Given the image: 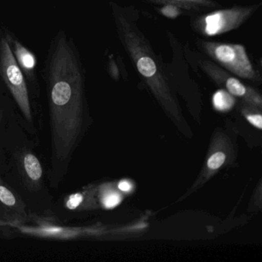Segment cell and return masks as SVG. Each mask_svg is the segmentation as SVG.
Here are the masks:
<instances>
[{
  "label": "cell",
  "mask_w": 262,
  "mask_h": 262,
  "mask_svg": "<svg viewBox=\"0 0 262 262\" xmlns=\"http://www.w3.org/2000/svg\"><path fill=\"white\" fill-rule=\"evenodd\" d=\"M51 182L63 179L80 136L82 122V75L80 66L67 41L57 42L49 77Z\"/></svg>",
  "instance_id": "cell-1"
},
{
  "label": "cell",
  "mask_w": 262,
  "mask_h": 262,
  "mask_svg": "<svg viewBox=\"0 0 262 262\" xmlns=\"http://www.w3.org/2000/svg\"><path fill=\"white\" fill-rule=\"evenodd\" d=\"M0 73L27 122L33 121L27 82L8 39L0 42Z\"/></svg>",
  "instance_id": "cell-2"
},
{
  "label": "cell",
  "mask_w": 262,
  "mask_h": 262,
  "mask_svg": "<svg viewBox=\"0 0 262 262\" xmlns=\"http://www.w3.org/2000/svg\"><path fill=\"white\" fill-rule=\"evenodd\" d=\"M259 7L260 4L216 10L194 19L193 27L203 36H219L240 27L257 11Z\"/></svg>",
  "instance_id": "cell-3"
},
{
  "label": "cell",
  "mask_w": 262,
  "mask_h": 262,
  "mask_svg": "<svg viewBox=\"0 0 262 262\" xmlns=\"http://www.w3.org/2000/svg\"><path fill=\"white\" fill-rule=\"evenodd\" d=\"M202 47L213 60L235 76L245 79H254L257 77V73L243 46L202 42Z\"/></svg>",
  "instance_id": "cell-4"
},
{
  "label": "cell",
  "mask_w": 262,
  "mask_h": 262,
  "mask_svg": "<svg viewBox=\"0 0 262 262\" xmlns=\"http://www.w3.org/2000/svg\"><path fill=\"white\" fill-rule=\"evenodd\" d=\"M0 212L2 214L3 219L13 222L15 225L17 224L28 223L30 221L27 208L22 199L11 191L1 179Z\"/></svg>",
  "instance_id": "cell-5"
},
{
  "label": "cell",
  "mask_w": 262,
  "mask_h": 262,
  "mask_svg": "<svg viewBox=\"0 0 262 262\" xmlns=\"http://www.w3.org/2000/svg\"><path fill=\"white\" fill-rule=\"evenodd\" d=\"M19 168L24 182L31 189L37 190L42 184L43 169L40 161L30 151H24L19 156Z\"/></svg>",
  "instance_id": "cell-6"
},
{
  "label": "cell",
  "mask_w": 262,
  "mask_h": 262,
  "mask_svg": "<svg viewBox=\"0 0 262 262\" xmlns=\"http://www.w3.org/2000/svg\"><path fill=\"white\" fill-rule=\"evenodd\" d=\"M148 2L157 4L159 6L173 5L179 6L182 9L193 11H204L211 10L216 7L215 3L213 0H145Z\"/></svg>",
  "instance_id": "cell-7"
},
{
  "label": "cell",
  "mask_w": 262,
  "mask_h": 262,
  "mask_svg": "<svg viewBox=\"0 0 262 262\" xmlns=\"http://www.w3.org/2000/svg\"><path fill=\"white\" fill-rule=\"evenodd\" d=\"M14 50L15 58L19 67L27 73H32L36 65V59L34 55L24 47L20 42L11 39Z\"/></svg>",
  "instance_id": "cell-8"
},
{
  "label": "cell",
  "mask_w": 262,
  "mask_h": 262,
  "mask_svg": "<svg viewBox=\"0 0 262 262\" xmlns=\"http://www.w3.org/2000/svg\"><path fill=\"white\" fill-rule=\"evenodd\" d=\"M91 190L84 189L82 191L69 194L64 199L66 208L70 211H79L91 206Z\"/></svg>",
  "instance_id": "cell-9"
},
{
  "label": "cell",
  "mask_w": 262,
  "mask_h": 262,
  "mask_svg": "<svg viewBox=\"0 0 262 262\" xmlns=\"http://www.w3.org/2000/svg\"><path fill=\"white\" fill-rule=\"evenodd\" d=\"M234 98L227 92L220 90L214 94L213 103L214 108L219 111H226L234 105Z\"/></svg>",
  "instance_id": "cell-10"
},
{
  "label": "cell",
  "mask_w": 262,
  "mask_h": 262,
  "mask_svg": "<svg viewBox=\"0 0 262 262\" xmlns=\"http://www.w3.org/2000/svg\"><path fill=\"white\" fill-rule=\"evenodd\" d=\"M100 201L105 208H113L121 202V197L116 191L102 188L100 191Z\"/></svg>",
  "instance_id": "cell-11"
},
{
  "label": "cell",
  "mask_w": 262,
  "mask_h": 262,
  "mask_svg": "<svg viewBox=\"0 0 262 262\" xmlns=\"http://www.w3.org/2000/svg\"><path fill=\"white\" fill-rule=\"evenodd\" d=\"M182 10L183 9L179 7V6L168 4L161 7L160 13L166 17L176 19L179 15L182 14Z\"/></svg>",
  "instance_id": "cell-12"
},
{
  "label": "cell",
  "mask_w": 262,
  "mask_h": 262,
  "mask_svg": "<svg viewBox=\"0 0 262 262\" xmlns=\"http://www.w3.org/2000/svg\"><path fill=\"white\" fill-rule=\"evenodd\" d=\"M225 161V156L224 153L217 152L213 155L208 162V168L211 169H217L219 167L222 166V164Z\"/></svg>",
  "instance_id": "cell-13"
},
{
  "label": "cell",
  "mask_w": 262,
  "mask_h": 262,
  "mask_svg": "<svg viewBox=\"0 0 262 262\" xmlns=\"http://www.w3.org/2000/svg\"><path fill=\"white\" fill-rule=\"evenodd\" d=\"M248 120L250 123L258 128H262V117L260 115H251L248 116Z\"/></svg>",
  "instance_id": "cell-14"
},
{
  "label": "cell",
  "mask_w": 262,
  "mask_h": 262,
  "mask_svg": "<svg viewBox=\"0 0 262 262\" xmlns=\"http://www.w3.org/2000/svg\"><path fill=\"white\" fill-rule=\"evenodd\" d=\"M119 188L122 191H129L132 189V184L128 181H122L119 184Z\"/></svg>",
  "instance_id": "cell-15"
},
{
  "label": "cell",
  "mask_w": 262,
  "mask_h": 262,
  "mask_svg": "<svg viewBox=\"0 0 262 262\" xmlns=\"http://www.w3.org/2000/svg\"><path fill=\"white\" fill-rule=\"evenodd\" d=\"M15 224L13 223V222H9V221L5 220L4 219H0V228H2V227H11V228H13Z\"/></svg>",
  "instance_id": "cell-16"
}]
</instances>
